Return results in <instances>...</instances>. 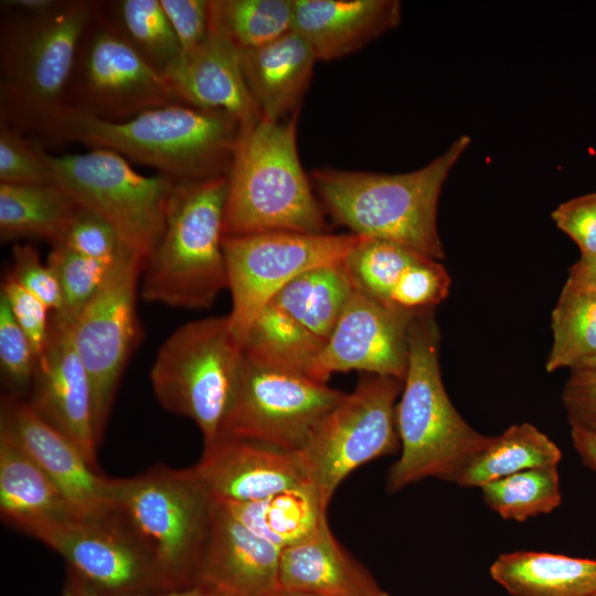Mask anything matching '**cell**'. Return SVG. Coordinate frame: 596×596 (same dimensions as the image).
Returning <instances> with one entry per match:
<instances>
[{"instance_id":"1","label":"cell","mask_w":596,"mask_h":596,"mask_svg":"<svg viewBox=\"0 0 596 596\" xmlns=\"http://www.w3.org/2000/svg\"><path fill=\"white\" fill-rule=\"evenodd\" d=\"M36 132L115 151L177 182L226 175L241 132L223 110L170 104L124 120H107L62 107Z\"/></svg>"},{"instance_id":"2","label":"cell","mask_w":596,"mask_h":596,"mask_svg":"<svg viewBox=\"0 0 596 596\" xmlns=\"http://www.w3.org/2000/svg\"><path fill=\"white\" fill-rule=\"evenodd\" d=\"M440 332L435 312L415 317L408 329V363L396 405L401 455L385 487L397 492L426 478L455 483L491 436L472 428L451 403L441 377Z\"/></svg>"},{"instance_id":"3","label":"cell","mask_w":596,"mask_h":596,"mask_svg":"<svg viewBox=\"0 0 596 596\" xmlns=\"http://www.w3.org/2000/svg\"><path fill=\"white\" fill-rule=\"evenodd\" d=\"M470 145L460 136L423 168L406 173H375L322 168L311 180L333 220L352 234L384 240L441 260L437 227L443 185Z\"/></svg>"},{"instance_id":"4","label":"cell","mask_w":596,"mask_h":596,"mask_svg":"<svg viewBox=\"0 0 596 596\" xmlns=\"http://www.w3.org/2000/svg\"><path fill=\"white\" fill-rule=\"evenodd\" d=\"M320 202L297 149V113L241 130L227 173L224 237L287 231L326 233Z\"/></svg>"},{"instance_id":"5","label":"cell","mask_w":596,"mask_h":596,"mask_svg":"<svg viewBox=\"0 0 596 596\" xmlns=\"http://www.w3.org/2000/svg\"><path fill=\"white\" fill-rule=\"evenodd\" d=\"M95 7V1L57 0L35 13L7 8L0 38L2 123L38 131L60 111Z\"/></svg>"},{"instance_id":"6","label":"cell","mask_w":596,"mask_h":596,"mask_svg":"<svg viewBox=\"0 0 596 596\" xmlns=\"http://www.w3.org/2000/svg\"><path fill=\"white\" fill-rule=\"evenodd\" d=\"M227 174L178 182L160 242L145 259L140 296L174 308L206 309L227 288L223 217Z\"/></svg>"},{"instance_id":"7","label":"cell","mask_w":596,"mask_h":596,"mask_svg":"<svg viewBox=\"0 0 596 596\" xmlns=\"http://www.w3.org/2000/svg\"><path fill=\"white\" fill-rule=\"evenodd\" d=\"M109 502L152 553L173 590L193 587L213 508L193 468L156 465L134 477L110 478Z\"/></svg>"},{"instance_id":"8","label":"cell","mask_w":596,"mask_h":596,"mask_svg":"<svg viewBox=\"0 0 596 596\" xmlns=\"http://www.w3.org/2000/svg\"><path fill=\"white\" fill-rule=\"evenodd\" d=\"M242 362L227 315L187 322L158 350L150 371L155 396L164 409L191 419L204 445L211 444L231 407Z\"/></svg>"},{"instance_id":"9","label":"cell","mask_w":596,"mask_h":596,"mask_svg":"<svg viewBox=\"0 0 596 596\" xmlns=\"http://www.w3.org/2000/svg\"><path fill=\"white\" fill-rule=\"evenodd\" d=\"M54 182L78 206L108 222L127 248L143 262L161 240L177 181L138 173L119 153L93 148L82 153L51 156Z\"/></svg>"},{"instance_id":"10","label":"cell","mask_w":596,"mask_h":596,"mask_svg":"<svg viewBox=\"0 0 596 596\" xmlns=\"http://www.w3.org/2000/svg\"><path fill=\"white\" fill-rule=\"evenodd\" d=\"M402 390L403 380L393 376L363 377L299 453L308 481L326 508L353 470L401 449L396 405Z\"/></svg>"},{"instance_id":"11","label":"cell","mask_w":596,"mask_h":596,"mask_svg":"<svg viewBox=\"0 0 596 596\" xmlns=\"http://www.w3.org/2000/svg\"><path fill=\"white\" fill-rule=\"evenodd\" d=\"M350 234L287 231L223 238L231 291L230 328L242 345L257 315L288 283L309 269L342 263L361 241Z\"/></svg>"},{"instance_id":"12","label":"cell","mask_w":596,"mask_h":596,"mask_svg":"<svg viewBox=\"0 0 596 596\" xmlns=\"http://www.w3.org/2000/svg\"><path fill=\"white\" fill-rule=\"evenodd\" d=\"M177 103L162 73L118 32L96 2L78 44L64 106L102 119L124 120Z\"/></svg>"},{"instance_id":"13","label":"cell","mask_w":596,"mask_h":596,"mask_svg":"<svg viewBox=\"0 0 596 596\" xmlns=\"http://www.w3.org/2000/svg\"><path fill=\"white\" fill-rule=\"evenodd\" d=\"M142 264L138 255L124 249L98 291L68 324L73 345L91 382L98 445L120 379L141 334L137 298Z\"/></svg>"},{"instance_id":"14","label":"cell","mask_w":596,"mask_h":596,"mask_svg":"<svg viewBox=\"0 0 596 596\" xmlns=\"http://www.w3.org/2000/svg\"><path fill=\"white\" fill-rule=\"evenodd\" d=\"M344 395L326 383L259 365L243 354L237 386L219 436L300 453Z\"/></svg>"},{"instance_id":"15","label":"cell","mask_w":596,"mask_h":596,"mask_svg":"<svg viewBox=\"0 0 596 596\" xmlns=\"http://www.w3.org/2000/svg\"><path fill=\"white\" fill-rule=\"evenodd\" d=\"M34 538L100 594L174 592L152 553L113 509L46 526Z\"/></svg>"},{"instance_id":"16","label":"cell","mask_w":596,"mask_h":596,"mask_svg":"<svg viewBox=\"0 0 596 596\" xmlns=\"http://www.w3.org/2000/svg\"><path fill=\"white\" fill-rule=\"evenodd\" d=\"M343 265L356 291L411 319L435 312L450 290L440 260L384 240L362 237Z\"/></svg>"},{"instance_id":"17","label":"cell","mask_w":596,"mask_h":596,"mask_svg":"<svg viewBox=\"0 0 596 596\" xmlns=\"http://www.w3.org/2000/svg\"><path fill=\"white\" fill-rule=\"evenodd\" d=\"M413 319L354 289L317 358L310 377L326 383L337 372L363 371L404 381L408 329Z\"/></svg>"},{"instance_id":"18","label":"cell","mask_w":596,"mask_h":596,"mask_svg":"<svg viewBox=\"0 0 596 596\" xmlns=\"http://www.w3.org/2000/svg\"><path fill=\"white\" fill-rule=\"evenodd\" d=\"M0 434L51 478L81 517H96L110 510V478L91 466L78 447L22 396L2 395Z\"/></svg>"},{"instance_id":"19","label":"cell","mask_w":596,"mask_h":596,"mask_svg":"<svg viewBox=\"0 0 596 596\" xmlns=\"http://www.w3.org/2000/svg\"><path fill=\"white\" fill-rule=\"evenodd\" d=\"M280 552L213 499L210 529L193 586L210 596H275L279 593Z\"/></svg>"},{"instance_id":"20","label":"cell","mask_w":596,"mask_h":596,"mask_svg":"<svg viewBox=\"0 0 596 596\" xmlns=\"http://www.w3.org/2000/svg\"><path fill=\"white\" fill-rule=\"evenodd\" d=\"M192 468L210 496L226 502H252L310 486L299 453L238 437L219 436L204 445Z\"/></svg>"},{"instance_id":"21","label":"cell","mask_w":596,"mask_h":596,"mask_svg":"<svg viewBox=\"0 0 596 596\" xmlns=\"http://www.w3.org/2000/svg\"><path fill=\"white\" fill-rule=\"evenodd\" d=\"M30 406L68 437L97 468L92 389L87 371L72 342L70 327L51 318L50 341L38 361Z\"/></svg>"},{"instance_id":"22","label":"cell","mask_w":596,"mask_h":596,"mask_svg":"<svg viewBox=\"0 0 596 596\" xmlns=\"http://www.w3.org/2000/svg\"><path fill=\"white\" fill-rule=\"evenodd\" d=\"M181 104L233 116L246 130L263 119L241 67L238 49L210 14L205 39L181 52L162 73Z\"/></svg>"},{"instance_id":"23","label":"cell","mask_w":596,"mask_h":596,"mask_svg":"<svg viewBox=\"0 0 596 596\" xmlns=\"http://www.w3.org/2000/svg\"><path fill=\"white\" fill-rule=\"evenodd\" d=\"M292 30L309 44L317 60L351 54L401 19L397 0H292Z\"/></svg>"},{"instance_id":"24","label":"cell","mask_w":596,"mask_h":596,"mask_svg":"<svg viewBox=\"0 0 596 596\" xmlns=\"http://www.w3.org/2000/svg\"><path fill=\"white\" fill-rule=\"evenodd\" d=\"M279 592L310 596H390L334 538L328 521L281 550Z\"/></svg>"},{"instance_id":"25","label":"cell","mask_w":596,"mask_h":596,"mask_svg":"<svg viewBox=\"0 0 596 596\" xmlns=\"http://www.w3.org/2000/svg\"><path fill=\"white\" fill-rule=\"evenodd\" d=\"M246 86L263 118L281 121L297 113L318 61L294 30L260 46L238 50Z\"/></svg>"},{"instance_id":"26","label":"cell","mask_w":596,"mask_h":596,"mask_svg":"<svg viewBox=\"0 0 596 596\" xmlns=\"http://www.w3.org/2000/svg\"><path fill=\"white\" fill-rule=\"evenodd\" d=\"M0 514L31 536L81 517L51 478L13 441L0 434Z\"/></svg>"},{"instance_id":"27","label":"cell","mask_w":596,"mask_h":596,"mask_svg":"<svg viewBox=\"0 0 596 596\" xmlns=\"http://www.w3.org/2000/svg\"><path fill=\"white\" fill-rule=\"evenodd\" d=\"M489 572L513 596H596V560L515 551L499 555Z\"/></svg>"},{"instance_id":"28","label":"cell","mask_w":596,"mask_h":596,"mask_svg":"<svg viewBox=\"0 0 596 596\" xmlns=\"http://www.w3.org/2000/svg\"><path fill=\"white\" fill-rule=\"evenodd\" d=\"M221 502L251 531L280 550L310 536L327 521V508L311 486L252 502Z\"/></svg>"},{"instance_id":"29","label":"cell","mask_w":596,"mask_h":596,"mask_svg":"<svg viewBox=\"0 0 596 596\" xmlns=\"http://www.w3.org/2000/svg\"><path fill=\"white\" fill-rule=\"evenodd\" d=\"M353 291L342 262L299 275L281 288L269 304L326 343Z\"/></svg>"},{"instance_id":"30","label":"cell","mask_w":596,"mask_h":596,"mask_svg":"<svg viewBox=\"0 0 596 596\" xmlns=\"http://www.w3.org/2000/svg\"><path fill=\"white\" fill-rule=\"evenodd\" d=\"M558 446L530 423L513 424L489 444L462 470L455 483L466 488L482 486L529 469L558 466Z\"/></svg>"},{"instance_id":"31","label":"cell","mask_w":596,"mask_h":596,"mask_svg":"<svg viewBox=\"0 0 596 596\" xmlns=\"http://www.w3.org/2000/svg\"><path fill=\"white\" fill-rule=\"evenodd\" d=\"M78 207L56 184L0 183V237H39L53 244Z\"/></svg>"},{"instance_id":"32","label":"cell","mask_w":596,"mask_h":596,"mask_svg":"<svg viewBox=\"0 0 596 596\" xmlns=\"http://www.w3.org/2000/svg\"><path fill=\"white\" fill-rule=\"evenodd\" d=\"M323 345L289 315L268 304L248 329L242 351L259 365L310 377Z\"/></svg>"},{"instance_id":"33","label":"cell","mask_w":596,"mask_h":596,"mask_svg":"<svg viewBox=\"0 0 596 596\" xmlns=\"http://www.w3.org/2000/svg\"><path fill=\"white\" fill-rule=\"evenodd\" d=\"M549 373L575 370L596 355V289L565 281L551 315Z\"/></svg>"},{"instance_id":"34","label":"cell","mask_w":596,"mask_h":596,"mask_svg":"<svg viewBox=\"0 0 596 596\" xmlns=\"http://www.w3.org/2000/svg\"><path fill=\"white\" fill-rule=\"evenodd\" d=\"M100 7L118 32L160 73L181 53L160 0H120L100 2Z\"/></svg>"},{"instance_id":"35","label":"cell","mask_w":596,"mask_h":596,"mask_svg":"<svg viewBox=\"0 0 596 596\" xmlns=\"http://www.w3.org/2000/svg\"><path fill=\"white\" fill-rule=\"evenodd\" d=\"M485 503L500 518L524 522L554 511L562 502L558 469L524 470L480 488Z\"/></svg>"},{"instance_id":"36","label":"cell","mask_w":596,"mask_h":596,"mask_svg":"<svg viewBox=\"0 0 596 596\" xmlns=\"http://www.w3.org/2000/svg\"><path fill=\"white\" fill-rule=\"evenodd\" d=\"M211 15L238 50L267 44L292 30V0H211Z\"/></svg>"},{"instance_id":"37","label":"cell","mask_w":596,"mask_h":596,"mask_svg":"<svg viewBox=\"0 0 596 596\" xmlns=\"http://www.w3.org/2000/svg\"><path fill=\"white\" fill-rule=\"evenodd\" d=\"M46 263L53 269L62 292V308L52 317L70 324L98 291L115 262L88 258L53 245Z\"/></svg>"},{"instance_id":"38","label":"cell","mask_w":596,"mask_h":596,"mask_svg":"<svg viewBox=\"0 0 596 596\" xmlns=\"http://www.w3.org/2000/svg\"><path fill=\"white\" fill-rule=\"evenodd\" d=\"M0 183L55 184L46 152L6 123L0 126Z\"/></svg>"},{"instance_id":"39","label":"cell","mask_w":596,"mask_h":596,"mask_svg":"<svg viewBox=\"0 0 596 596\" xmlns=\"http://www.w3.org/2000/svg\"><path fill=\"white\" fill-rule=\"evenodd\" d=\"M53 245L106 263H114L129 249L108 222L81 206Z\"/></svg>"},{"instance_id":"40","label":"cell","mask_w":596,"mask_h":596,"mask_svg":"<svg viewBox=\"0 0 596 596\" xmlns=\"http://www.w3.org/2000/svg\"><path fill=\"white\" fill-rule=\"evenodd\" d=\"M0 366L11 387V394L21 393L31 383L38 366V356L28 336L13 318L7 301L0 296Z\"/></svg>"},{"instance_id":"41","label":"cell","mask_w":596,"mask_h":596,"mask_svg":"<svg viewBox=\"0 0 596 596\" xmlns=\"http://www.w3.org/2000/svg\"><path fill=\"white\" fill-rule=\"evenodd\" d=\"M0 296L4 298L13 318L28 336L39 361L49 345L52 311L10 274L2 281Z\"/></svg>"},{"instance_id":"42","label":"cell","mask_w":596,"mask_h":596,"mask_svg":"<svg viewBox=\"0 0 596 596\" xmlns=\"http://www.w3.org/2000/svg\"><path fill=\"white\" fill-rule=\"evenodd\" d=\"M10 275L25 290L43 301L52 315L61 310L62 292L58 280L49 264L41 260L33 246L22 244L13 246Z\"/></svg>"},{"instance_id":"43","label":"cell","mask_w":596,"mask_h":596,"mask_svg":"<svg viewBox=\"0 0 596 596\" xmlns=\"http://www.w3.org/2000/svg\"><path fill=\"white\" fill-rule=\"evenodd\" d=\"M551 217L556 227L577 245L582 256L596 254V192L561 203Z\"/></svg>"},{"instance_id":"44","label":"cell","mask_w":596,"mask_h":596,"mask_svg":"<svg viewBox=\"0 0 596 596\" xmlns=\"http://www.w3.org/2000/svg\"><path fill=\"white\" fill-rule=\"evenodd\" d=\"M181 52L198 46L210 29L211 0H160Z\"/></svg>"},{"instance_id":"45","label":"cell","mask_w":596,"mask_h":596,"mask_svg":"<svg viewBox=\"0 0 596 596\" xmlns=\"http://www.w3.org/2000/svg\"><path fill=\"white\" fill-rule=\"evenodd\" d=\"M562 401L571 427L596 436V370H572Z\"/></svg>"},{"instance_id":"46","label":"cell","mask_w":596,"mask_h":596,"mask_svg":"<svg viewBox=\"0 0 596 596\" xmlns=\"http://www.w3.org/2000/svg\"><path fill=\"white\" fill-rule=\"evenodd\" d=\"M64 596H210L200 587L193 586L187 589L136 595H104L93 588L78 574L67 567V577L64 586Z\"/></svg>"},{"instance_id":"47","label":"cell","mask_w":596,"mask_h":596,"mask_svg":"<svg viewBox=\"0 0 596 596\" xmlns=\"http://www.w3.org/2000/svg\"><path fill=\"white\" fill-rule=\"evenodd\" d=\"M567 281L596 289V254L582 256L570 267Z\"/></svg>"},{"instance_id":"48","label":"cell","mask_w":596,"mask_h":596,"mask_svg":"<svg viewBox=\"0 0 596 596\" xmlns=\"http://www.w3.org/2000/svg\"><path fill=\"white\" fill-rule=\"evenodd\" d=\"M571 438L583 462L596 471V436L583 429L571 427Z\"/></svg>"},{"instance_id":"49","label":"cell","mask_w":596,"mask_h":596,"mask_svg":"<svg viewBox=\"0 0 596 596\" xmlns=\"http://www.w3.org/2000/svg\"><path fill=\"white\" fill-rule=\"evenodd\" d=\"M56 0H6L1 1L2 7L14 9L23 12H42L51 9Z\"/></svg>"},{"instance_id":"50","label":"cell","mask_w":596,"mask_h":596,"mask_svg":"<svg viewBox=\"0 0 596 596\" xmlns=\"http://www.w3.org/2000/svg\"><path fill=\"white\" fill-rule=\"evenodd\" d=\"M577 369H586V370H596V355L586 362H584L579 368ZM575 369V370H577Z\"/></svg>"},{"instance_id":"51","label":"cell","mask_w":596,"mask_h":596,"mask_svg":"<svg viewBox=\"0 0 596 596\" xmlns=\"http://www.w3.org/2000/svg\"><path fill=\"white\" fill-rule=\"evenodd\" d=\"M275 596H310V595H302V594H290V593H277Z\"/></svg>"}]
</instances>
